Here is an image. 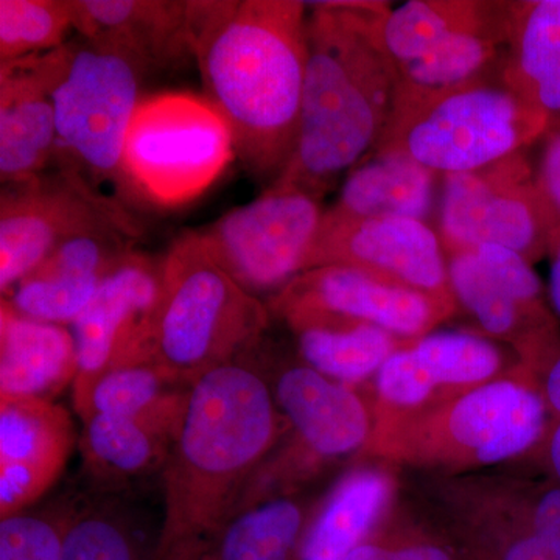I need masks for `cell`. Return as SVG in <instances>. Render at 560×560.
<instances>
[{"label": "cell", "instance_id": "6da1fadb", "mask_svg": "<svg viewBox=\"0 0 560 560\" xmlns=\"http://www.w3.org/2000/svg\"><path fill=\"white\" fill-rule=\"evenodd\" d=\"M307 11L300 0L187 2L191 57L206 98L230 125L246 171L272 183L300 135Z\"/></svg>", "mask_w": 560, "mask_h": 560}, {"label": "cell", "instance_id": "7a4b0ae2", "mask_svg": "<svg viewBox=\"0 0 560 560\" xmlns=\"http://www.w3.org/2000/svg\"><path fill=\"white\" fill-rule=\"evenodd\" d=\"M307 5L312 13L300 135L276 183L320 198L377 145L393 113L397 79L378 38L389 3Z\"/></svg>", "mask_w": 560, "mask_h": 560}, {"label": "cell", "instance_id": "3957f363", "mask_svg": "<svg viewBox=\"0 0 560 560\" xmlns=\"http://www.w3.org/2000/svg\"><path fill=\"white\" fill-rule=\"evenodd\" d=\"M278 405L259 372L232 361L191 385L167 460L156 550L213 539L241 510L246 486L280 431Z\"/></svg>", "mask_w": 560, "mask_h": 560}, {"label": "cell", "instance_id": "277c9868", "mask_svg": "<svg viewBox=\"0 0 560 560\" xmlns=\"http://www.w3.org/2000/svg\"><path fill=\"white\" fill-rule=\"evenodd\" d=\"M36 62L57 124L51 165L114 208L135 213L139 198L125 175V145L149 69L127 51L79 35Z\"/></svg>", "mask_w": 560, "mask_h": 560}, {"label": "cell", "instance_id": "5b68a950", "mask_svg": "<svg viewBox=\"0 0 560 560\" xmlns=\"http://www.w3.org/2000/svg\"><path fill=\"white\" fill-rule=\"evenodd\" d=\"M268 319L264 302L213 259L201 232H187L162 257L149 360L191 386L206 372L241 360Z\"/></svg>", "mask_w": 560, "mask_h": 560}, {"label": "cell", "instance_id": "8992f818", "mask_svg": "<svg viewBox=\"0 0 560 560\" xmlns=\"http://www.w3.org/2000/svg\"><path fill=\"white\" fill-rule=\"evenodd\" d=\"M551 121L501 80L482 75L396 105L374 151H397L438 175L481 171L545 138Z\"/></svg>", "mask_w": 560, "mask_h": 560}, {"label": "cell", "instance_id": "52a82bcc", "mask_svg": "<svg viewBox=\"0 0 560 560\" xmlns=\"http://www.w3.org/2000/svg\"><path fill=\"white\" fill-rule=\"evenodd\" d=\"M541 388L500 378L415 412H390L378 445L404 458L444 466H486L522 455L548 433Z\"/></svg>", "mask_w": 560, "mask_h": 560}, {"label": "cell", "instance_id": "ba28073f", "mask_svg": "<svg viewBox=\"0 0 560 560\" xmlns=\"http://www.w3.org/2000/svg\"><path fill=\"white\" fill-rule=\"evenodd\" d=\"M235 158L230 125L208 98L162 92L139 103L124 167L139 201L172 209L201 197Z\"/></svg>", "mask_w": 560, "mask_h": 560}, {"label": "cell", "instance_id": "9c48e42d", "mask_svg": "<svg viewBox=\"0 0 560 560\" xmlns=\"http://www.w3.org/2000/svg\"><path fill=\"white\" fill-rule=\"evenodd\" d=\"M440 223L447 254L499 245L530 265L550 254L560 232L523 151L481 171L445 175Z\"/></svg>", "mask_w": 560, "mask_h": 560}, {"label": "cell", "instance_id": "30bf717a", "mask_svg": "<svg viewBox=\"0 0 560 560\" xmlns=\"http://www.w3.org/2000/svg\"><path fill=\"white\" fill-rule=\"evenodd\" d=\"M320 198L271 184L256 200L200 231L213 259L256 294L282 290L307 267L324 212Z\"/></svg>", "mask_w": 560, "mask_h": 560}, {"label": "cell", "instance_id": "8fae6325", "mask_svg": "<svg viewBox=\"0 0 560 560\" xmlns=\"http://www.w3.org/2000/svg\"><path fill=\"white\" fill-rule=\"evenodd\" d=\"M103 228H119L136 237L142 232L135 213L101 200L83 183L55 165L31 183L3 187L0 197L2 298L62 242Z\"/></svg>", "mask_w": 560, "mask_h": 560}, {"label": "cell", "instance_id": "7c38bea8", "mask_svg": "<svg viewBox=\"0 0 560 560\" xmlns=\"http://www.w3.org/2000/svg\"><path fill=\"white\" fill-rule=\"evenodd\" d=\"M447 264L455 301L490 337L511 342L529 368L544 370L560 334L533 265L499 245L448 254Z\"/></svg>", "mask_w": 560, "mask_h": 560}, {"label": "cell", "instance_id": "4fadbf2b", "mask_svg": "<svg viewBox=\"0 0 560 560\" xmlns=\"http://www.w3.org/2000/svg\"><path fill=\"white\" fill-rule=\"evenodd\" d=\"M456 304L342 265L304 271L276 294L271 308L291 329L318 320L381 327L418 340L455 312Z\"/></svg>", "mask_w": 560, "mask_h": 560}, {"label": "cell", "instance_id": "5bb4252c", "mask_svg": "<svg viewBox=\"0 0 560 560\" xmlns=\"http://www.w3.org/2000/svg\"><path fill=\"white\" fill-rule=\"evenodd\" d=\"M444 245L425 221L324 212L305 271L326 265L359 268L453 302Z\"/></svg>", "mask_w": 560, "mask_h": 560}, {"label": "cell", "instance_id": "9a60e30c", "mask_svg": "<svg viewBox=\"0 0 560 560\" xmlns=\"http://www.w3.org/2000/svg\"><path fill=\"white\" fill-rule=\"evenodd\" d=\"M161 285L162 257L154 259L136 249L106 276L88 307L70 326L79 350L73 399L109 368L150 361L147 348Z\"/></svg>", "mask_w": 560, "mask_h": 560}, {"label": "cell", "instance_id": "2e32d148", "mask_svg": "<svg viewBox=\"0 0 560 560\" xmlns=\"http://www.w3.org/2000/svg\"><path fill=\"white\" fill-rule=\"evenodd\" d=\"M75 445L61 405L0 396V517L27 511L60 478Z\"/></svg>", "mask_w": 560, "mask_h": 560}, {"label": "cell", "instance_id": "e0dca14e", "mask_svg": "<svg viewBox=\"0 0 560 560\" xmlns=\"http://www.w3.org/2000/svg\"><path fill=\"white\" fill-rule=\"evenodd\" d=\"M503 364L492 342L464 331L423 335L394 352L377 372V393L393 412L433 407L434 394L452 397L486 385Z\"/></svg>", "mask_w": 560, "mask_h": 560}, {"label": "cell", "instance_id": "ac0fdd59", "mask_svg": "<svg viewBox=\"0 0 560 560\" xmlns=\"http://www.w3.org/2000/svg\"><path fill=\"white\" fill-rule=\"evenodd\" d=\"M136 235L103 228L62 242L3 300L21 315L72 326L110 270L132 248Z\"/></svg>", "mask_w": 560, "mask_h": 560}, {"label": "cell", "instance_id": "d6986e66", "mask_svg": "<svg viewBox=\"0 0 560 560\" xmlns=\"http://www.w3.org/2000/svg\"><path fill=\"white\" fill-rule=\"evenodd\" d=\"M77 35L127 51L147 69L191 57L187 2L179 0H72Z\"/></svg>", "mask_w": 560, "mask_h": 560}, {"label": "cell", "instance_id": "ffe728a7", "mask_svg": "<svg viewBox=\"0 0 560 560\" xmlns=\"http://www.w3.org/2000/svg\"><path fill=\"white\" fill-rule=\"evenodd\" d=\"M57 153L54 103L36 57L0 65V179L20 186L44 175Z\"/></svg>", "mask_w": 560, "mask_h": 560}, {"label": "cell", "instance_id": "44dd1931", "mask_svg": "<svg viewBox=\"0 0 560 560\" xmlns=\"http://www.w3.org/2000/svg\"><path fill=\"white\" fill-rule=\"evenodd\" d=\"M275 399L316 455H346L370 438L371 419L360 397L308 364L282 372Z\"/></svg>", "mask_w": 560, "mask_h": 560}, {"label": "cell", "instance_id": "7402d4cb", "mask_svg": "<svg viewBox=\"0 0 560 560\" xmlns=\"http://www.w3.org/2000/svg\"><path fill=\"white\" fill-rule=\"evenodd\" d=\"M79 374V350L68 326L21 315L0 302V396L51 400Z\"/></svg>", "mask_w": 560, "mask_h": 560}, {"label": "cell", "instance_id": "603a6c76", "mask_svg": "<svg viewBox=\"0 0 560 560\" xmlns=\"http://www.w3.org/2000/svg\"><path fill=\"white\" fill-rule=\"evenodd\" d=\"M501 80L560 128V0L508 3Z\"/></svg>", "mask_w": 560, "mask_h": 560}, {"label": "cell", "instance_id": "cb8c5ba5", "mask_svg": "<svg viewBox=\"0 0 560 560\" xmlns=\"http://www.w3.org/2000/svg\"><path fill=\"white\" fill-rule=\"evenodd\" d=\"M184 415L164 418L90 416L83 420L81 436L84 469L92 480L114 488L158 470L164 471Z\"/></svg>", "mask_w": 560, "mask_h": 560}, {"label": "cell", "instance_id": "d4e9b609", "mask_svg": "<svg viewBox=\"0 0 560 560\" xmlns=\"http://www.w3.org/2000/svg\"><path fill=\"white\" fill-rule=\"evenodd\" d=\"M438 173L397 151H374L350 171L335 202L353 217L425 221L434 206Z\"/></svg>", "mask_w": 560, "mask_h": 560}, {"label": "cell", "instance_id": "484cf974", "mask_svg": "<svg viewBox=\"0 0 560 560\" xmlns=\"http://www.w3.org/2000/svg\"><path fill=\"white\" fill-rule=\"evenodd\" d=\"M390 481L381 471L359 470L330 493L305 528L298 560H346L364 540L388 503Z\"/></svg>", "mask_w": 560, "mask_h": 560}, {"label": "cell", "instance_id": "4316f807", "mask_svg": "<svg viewBox=\"0 0 560 560\" xmlns=\"http://www.w3.org/2000/svg\"><path fill=\"white\" fill-rule=\"evenodd\" d=\"M190 385L153 361L120 364L102 372L73 399L81 419L94 415L161 418L184 415Z\"/></svg>", "mask_w": 560, "mask_h": 560}, {"label": "cell", "instance_id": "83f0119b", "mask_svg": "<svg viewBox=\"0 0 560 560\" xmlns=\"http://www.w3.org/2000/svg\"><path fill=\"white\" fill-rule=\"evenodd\" d=\"M293 330L308 366L341 383L377 374L385 361L410 341L372 324L345 320H318Z\"/></svg>", "mask_w": 560, "mask_h": 560}, {"label": "cell", "instance_id": "f1b7e54d", "mask_svg": "<svg viewBox=\"0 0 560 560\" xmlns=\"http://www.w3.org/2000/svg\"><path fill=\"white\" fill-rule=\"evenodd\" d=\"M304 512L291 500L243 506L213 537L219 560H298Z\"/></svg>", "mask_w": 560, "mask_h": 560}, {"label": "cell", "instance_id": "f546056e", "mask_svg": "<svg viewBox=\"0 0 560 560\" xmlns=\"http://www.w3.org/2000/svg\"><path fill=\"white\" fill-rule=\"evenodd\" d=\"M485 7L486 2L474 0H411L385 10L378 38L394 70L420 60L448 32L477 18Z\"/></svg>", "mask_w": 560, "mask_h": 560}, {"label": "cell", "instance_id": "4dcf8cb0", "mask_svg": "<svg viewBox=\"0 0 560 560\" xmlns=\"http://www.w3.org/2000/svg\"><path fill=\"white\" fill-rule=\"evenodd\" d=\"M145 534L119 506L70 508L61 560H156Z\"/></svg>", "mask_w": 560, "mask_h": 560}, {"label": "cell", "instance_id": "1f68e13d", "mask_svg": "<svg viewBox=\"0 0 560 560\" xmlns=\"http://www.w3.org/2000/svg\"><path fill=\"white\" fill-rule=\"evenodd\" d=\"M73 33L72 0H0V65L50 54Z\"/></svg>", "mask_w": 560, "mask_h": 560}, {"label": "cell", "instance_id": "d6a6232c", "mask_svg": "<svg viewBox=\"0 0 560 560\" xmlns=\"http://www.w3.org/2000/svg\"><path fill=\"white\" fill-rule=\"evenodd\" d=\"M478 560H560V482L540 490L517 521L493 522Z\"/></svg>", "mask_w": 560, "mask_h": 560}, {"label": "cell", "instance_id": "836d02e7", "mask_svg": "<svg viewBox=\"0 0 560 560\" xmlns=\"http://www.w3.org/2000/svg\"><path fill=\"white\" fill-rule=\"evenodd\" d=\"M70 510L22 511L0 521V560H61Z\"/></svg>", "mask_w": 560, "mask_h": 560}, {"label": "cell", "instance_id": "e575fe53", "mask_svg": "<svg viewBox=\"0 0 560 560\" xmlns=\"http://www.w3.org/2000/svg\"><path fill=\"white\" fill-rule=\"evenodd\" d=\"M536 179L560 223V128L545 135Z\"/></svg>", "mask_w": 560, "mask_h": 560}, {"label": "cell", "instance_id": "d590c367", "mask_svg": "<svg viewBox=\"0 0 560 560\" xmlns=\"http://www.w3.org/2000/svg\"><path fill=\"white\" fill-rule=\"evenodd\" d=\"M381 560H459L452 545L429 539H393L378 537Z\"/></svg>", "mask_w": 560, "mask_h": 560}, {"label": "cell", "instance_id": "8d00e7d4", "mask_svg": "<svg viewBox=\"0 0 560 560\" xmlns=\"http://www.w3.org/2000/svg\"><path fill=\"white\" fill-rule=\"evenodd\" d=\"M156 560H219L212 539L178 541L164 550H156Z\"/></svg>", "mask_w": 560, "mask_h": 560}, {"label": "cell", "instance_id": "74e56055", "mask_svg": "<svg viewBox=\"0 0 560 560\" xmlns=\"http://www.w3.org/2000/svg\"><path fill=\"white\" fill-rule=\"evenodd\" d=\"M544 375L541 393L555 419L560 418V348L552 353L551 359L540 371Z\"/></svg>", "mask_w": 560, "mask_h": 560}, {"label": "cell", "instance_id": "f35d334b", "mask_svg": "<svg viewBox=\"0 0 560 560\" xmlns=\"http://www.w3.org/2000/svg\"><path fill=\"white\" fill-rule=\"evenodd\" d=\"M548 257L551 261L548 300H550L551 311L560 318V232L552 242Z\"/></svg>", "mask_w": 560, "mask_h": 560}, {"label": "cell", "instance_id": "ab89813d", "mask_svg": "<svg viewBox=\"0 0 560 560\" xmlns=\"http://www.w3.org/2000/svg\"><path fill=\"white\" fill-rule=\"evenodd\" d=\"M547 448L552 474L560 482V418L551 422L550 430H548Z\"/></svg>", "mask_w": 560, "mask_h": 560}]
</instances>
